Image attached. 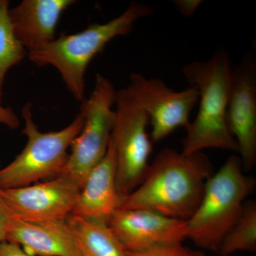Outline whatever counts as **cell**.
<instances>
[{
  "mask_svg": "<svg viewBox=\"0 0 256 256\" xmlns=\"http://www.w3.org/2000/svg\"><path fill=\"white\" fill-rule=\"evenodd\" d=\"M114 105L111 141L116 156L118 191L122 198L142 181L149 166L152 142L148 133V116L124 89L118 90Z\"/></svg>",
  "mask_w": 256,
  "mask_h": 256,
  "instance_id": "obj_7",
  "label": "cell"
},
{
  "mask_svg": "<svg viewBox=\"0 0 256 256\" xmlns=\"http://www.w3.org/2000/svg\"><path fill=\"white\" fill-rule=\"evenodd\" d=\"M256 250V203L246 202L242 213L222 240L218 252L230 256L238 252Z\"/></svg>",
  "mask_w": 256,
  "mask_h": 256,
  "instance_id": "obj_16",
  "label": "cell"
},
{
  "mask_svg": "<svg viewBox=\"0 0 256 256\" xmlns=\"http://www.w3.org/2000/svg\"><path fill=\"white\" fill-rule=\"evenodd\" d=\"M202 2V0H178L174 2V4L181 14L190 18L194 14Z\"/></svg>",
  "mask_w": 256,
  "mask_h": 256,
  "instance_id": "obj_20",
  "label": "cell"
},
{
  "mask_svg": "<svg viewBox=\"0 0 256 256\" xmlns=\"http://www.w3.org/2000/svg\"><path fill=\"white\" fill-rule=\"evenodd\" d=\"M116 156L112 141L105 156L89 173L80 188L72 214L107 220L118 208Z\"/></svg>",
  "mask_w": 256,
  "mask_h": 256,
  "instance_id": "obj_14",
  "label": "cell"
},
{
  "mask_svg": "<svg viewBox=\"0 0 256 256\" xmlns=\"http://www.w3.org/2000/svg\"><path fill=\"white\" fill-rule=\"evenodd\" d=\"M66 222L82 256H129L107 220L70 214Z\"/></svg>",
  "mask_w": 256,
  "mask_h": 256,
  "instance_id": "obj_15",
  "label": "cell"
},
{
  "mask_svg": "<svg viewBox=\"0 0 256 256\" xmlns=\"http://www.w3.org/2000/svg\"><path fill=\"white\" fill-rule=\"evenodd\" d=\"M117 92L108 78L97 74L94 90L88 98L82 101L84 126L72 143L68 159L58 174L80 188L107 153L116 121L114 106Z\"/></svg>",
  "mask_w": 256,
  "mask_h": 256,
  "instance_id": "obj_6",
  "label": "cell"
},
{
  "mask_svg": "<svg viewBox=\"0 0 256 256\" xmlns=\"http://www.w3.org/2000/svg\"><path fill=\"white\" fill-rule=\"evenodd\" d=\"M255 186V178L244 174L239 156H229L207 180L200 204L186 220L188 238L201 248L218 252Z\"/></svg>",
  "mask_w": 256,
  "mask_h": 256,
  "instance_id": "obj_4",
  "label": "cell"
},
{
  "mask_svg": "<svg viewBox=\"0 0 256 256\" xmlns=\"http://www.w3.org/2000/svg\"><path fill=\"white\" fill-rule=\"evenodd\" d=\"M214 166L204 153L186 154L166 148L150 163L142 181L121 198L119 210H146L188 220L203 196Z\"/></svg>",
  "mask_w": 256,
  "mask_h": 256,
  "instance_id": "obj_1",
  "label": "cell"
},
{
  "mask_svg": "<svg viewBox=\"0 0 256 256\" xmlns=\"http://www.w3.org/2000/svg\"><path fill=\"white\" fill-rule=\"evenodd\" d=\"M0 124H4L10 129H16L20 122L14 110L10 107L5 108L0 104Z\"/></svg>",
  "mask_w": 256,
  "mask_h": 256,
  "instance_id": "obj_19",
  "label": "cell"
},
{
  "mask_svg": "<svg viewBox=\"0 0 256 256\" xmlns=\"http://www.w3.org/2000/svg\"><path fill=\"white\" fill-rule=\"evenodd\" d=\"M108 224L128 252L182 244L188 238L186 220L146 210H116Z\"/></svg>",
  "mask_w": 256,
  "mask_h": 256,
  "instance_id": "obj_11",
  "label": "cell"
},
{
  "mask_svg": "<svg viewBox=\"0 0 256 256\" xmlns=\"http://www.w3.org/2000/svg\"><path fill=\"white\" fill-rule=\"evenodd\" d=\"M153 12L149 5L133 2L117 18L105 24H94L74 34H64L48 44L28 52V58L37 66L55 67L74 98L82 101L84 76L92 58L111 40L128 34L138 20L151 16Z\"/></svg>",
  "mask_w": 256,
  "mask_h": 256,
  "instance_id": "obj_3",
  "label": "cell"
},
{
  "mask_svg": "<svg viewBox=\"0 0 256 256\" xmlns=\"http://www.w3.org/2000/svg\"><path fill=\"white\" fill-rule=\"evenodd\" d=\"M129 256H206L201 250H194L182 244H171L139 252H128Z\"/></svg>",
  "mask_w": 256,
  "mask_h": 256,
  "instance_id": "obj_18",
  "label": "cell"
},
{
  "mask_svg": "<svg viewBox=\"0 0 256 256\" xmlns=\"http://www.w3.org/2000/svg\"><path fill=\"white\" fill-rule=\"evenodd\" d=\"M80 188L58 176L22 188H0V198L10 213L32 223L64 222L73 212Z\"/></svg>",
  "mask_w": 256,
  "mask_h": 256,
  "instance_id": "obj_9",
  "label": "cell"
},
{
  "mask_svg": "<svg viewBox=\"0 0 256 256\" xmlns=\"http://www.w3.org/2000/svg\"><path fill=\"white\" fill-rule=\"evenodd\" d=\"M10 2L0 0V104L3 96L5 76L28 55L15 35L9 14Z\"/></svg>",
  "mask_w": 256,
  "mask_h": 256,
  "instance_id": "obj_17",
  "label": "cell"
},
{
  "mask_svg": "<svg viewBox=\"0 0 256 256\" xmlns=\"http://www.w3.org/2000/svg\"><path fill=\"white\" fill-rule=\"evenodd\" d=\"M6 224H8V213L4 204L0 200V244L6 242Z\"/></svg>",
  "mask_w": 256,
  "mask_h": 256,
  "instance_id": "obj_22",
  "label": "cell"
},
{
  "mask_svg": "<svg viewBox=\"0 0 256 256\" xmlns=\"http://www.w3.org/2000/svg\"><path fill=\"white\" fill-rule=\"evenodd\" d=\"M233 62L225 50L212 58L184 66L182 73L190 86L198 89L200 108L186 130L182 152L190 154L206 149L238 152L227 120Z\"/></svg>",
  "mask_w": 256,
  "mask_h": 256,
  "instance_id": "obj_2",
  "label": "cell"
},
{
  "mask_svg": "<svg viewBox=\"0 0 256 256\" xmlns=\"http://www.w3.org/2000/svg\"><path fill=\"white\" fill-rule=\"evenodd\" d=\"M124 89L148 116L152 142L162 140L178 128H188L190 114L200 98L195 86L175 92L162 79L148 78L137 73L131 74Z\"/></svg>",
  "mask_w": 256,
  "mask_h": 256,
  "instance_id": "obj_8",
  "label": "cell"
},
{
  "mask_svg": "<svg viewBox=\"0 0 256 256\" xmlns=\"http://www.w3.org/2000/svg\"><path fill=\"white\" fill-rule=\"evenodd\" d=\"M227 120L238 148L242 169L248 172L256 163V62L254 55L234 64Z\"/></svg>",
  "mask_w": 256,
  "mask_h": 256,
  "instance_id": "obj_10",
  "label": "cell"
},
{
  "mask_svg": "<svg viewBox=\"0 0 256 256\" xmlns=\"http://www.w3.org/2000/svg\"><path fill=\"white\" fill-rule=\"evenodd\" d=\"M31 104L24 106L22 133L28 143L22 152L10 164L0 170V188L28 186L38 180L60 174L68 159V150L78 136L84 124L82 108L74 120L56 132H40L34 122Z\"/></svg>",
  "mask_w": 256,
  "mask_h": 256,
  "instance_id": "obj_5",
  "label": "cell"
},
{
  "mask_svg": "<svg viewBox=\"0 0 256 256\" xmlns=\"http://www.w3.org/2000/svg\"><path fill=\"white\" fill-rule=\"evenodd\" d=\"M5 208L8 213L6 242L22 246L28 254L82 256L66 220L32 223L16 218Z\"/></svg>",
  "mask_w": 256,
  "mask_h": 256,
  "instance_id": "obj_13",
  "label": "cell"
},
{
  "mask_svg": "<svg viewBox=\"0 0 256 256\" xmlns=\"http://www.w3.org/2000/svg\"><path fill=\"white\" fill-rule=\"evenodd\" d=\"M0 256H32L22 248L20 246L8 242L0 244Z\"/></svg>",
  "mask_w": 256,
  "mask_h": 256,
  "instance_id": "obj_21",
  "label": "cell"
},
{
  "mask_svg": "<svg viewBox=\"0 0 256 256\" xmlns=\"http://www.w3.org/2000/svg\"><path fill=\"white\" fill-rule=\"evenodd\" d=\"M74 0H24L9 14L16 38L28 52L55 40L56 28L62 13Z\"/></svg>",
  "mask_w": 256,
  "mask_h": 256,
  "instance_id": "obj_12",
  "label": "cell"
}]
</instances>
